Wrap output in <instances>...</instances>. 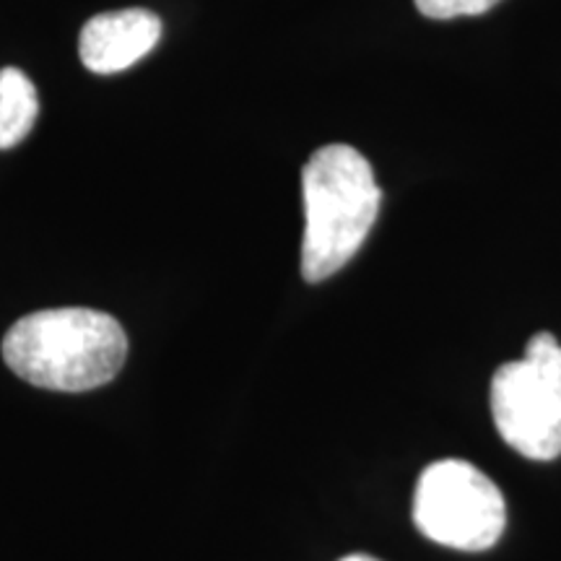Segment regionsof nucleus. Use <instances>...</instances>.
<instances>
[{"instance_id": "f257e3e1", "label": "nucleus", "mask_w": 561, "mask_h": 561, "mask_svg": "<svg viewBox=\"0 0 561 561\" xmlns=\"http://www.w3.org/2000/svg\"><path fill=\"white\" fill-rule=\"evenodd\" d=\"M128 335L112 314L89 307L39 310L13 322L3 359L21 380L58 392H87L123 369Z\"/></svg>"}, {"instance_id": "f03ea898", "label": "nucleus", "mask_w": 561, "mask_h": 561, "mask_svg": "<svg viewBox=\"0 0 561 561\" xmlns=\"http://www.w3.org/2000/svg\"><path fill=\"white\" fill-rule=\"evenodd\" d=\"M305 242L301 276L310 284L331 278L359 252L380 214V185L369 161L346 144L318 149L301 172Z\"/></svg>"}, {"instance_id": "7ed1b4c3", "label": "nucleus", "mask_w": 561, "mask_h": 561, "mask_svg": "<svg viewBox=\"0 0 561 561\" xmlns=\"http://www.w3.org/2000/svg\"><path fill=\"white\" fill-rule=\"evenodd\" d=\"M491 416L512 450L528 460L561 455V346L533 335L520 362L502 364L491 380Z\"/></svg>"}, {"instance_id": "20e7f679", "label": "nucleus", "mask_w": 561, "mask_h": 561, "mask_svg": "<svg viewBox=\"0 0 561 561\" xmlns=\"http://www.w3.org/2000/svg\"><path fill=\"white\" fill-rule=\"evenodd\" d=\"M413 523L447 549L486 551L502 538L507 510L500 486L466 460L432 462L416 483Z\"/></svg>"}, {"instance_id": "39448f33", "label": "nucleus", "mask_w": 561, "mask_h": 561, "mask_svg": "<svg viewBox=\"0 0 561 561\" xmlns=\"http://www.w3.org/2000/svg\"><path fill=\"white\" fill-rule=\"evenodd\" d=\"M161 39V19L144 9L91 16L79 37L81 62L91 73L112 76L144 60Z\"/></svg>"}, {"instance_id": "423d86ee", "label": "nucleus", "mask_w": 561, "mask_h": 561, "mask_svg": "<svg viewBox=\"0 0 561 561\" xmlns=\"http://www.w3.org/2000/svg\"><path fill=\"white\" fill-rule=\"evenodd\" d=\"M39 115V96L30 76L19 68L0 70V151L30 136Z\"/></svg>"}, {"instance_id": "0eeeda50", "label": "nucleus", "mask_w": 561, "mask_h": 561, "mask_svg": "<svg viewBox=\"0 0 561 561\" xmlns=\"http://www.w3.org/2000/svg\"><path fill=\"white\" fill-rule=\"evenodd\" d=\"M416 9L424 13L426 19H458V16H479L494 9L500 0H413Z\"/></svg>"}, {"instance_id": "6e6552de", "label": "nucleus", "mask_w": 561, "mask_h": 561, "mask_svg": "<svg viewBox=\"0 0 561 561\" xmlns=\"http://www.w3.org/2000/svg\"><path fill=\"white\" fill-rule=\"evenodd\" d=\"M341 561H380V559L367 557V553H351V557H343Z\"/></svg>"}]
</instances>
